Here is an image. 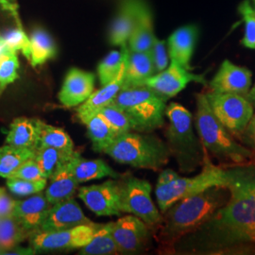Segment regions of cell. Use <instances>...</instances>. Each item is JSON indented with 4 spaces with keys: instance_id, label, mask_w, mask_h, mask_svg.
I'll return each instance as SVG.
<instances>
[{
    "instance_id": "7a4b0ae2",
    "label": "cell",
    "mask_w": 255,
    "mask_h": 255,
    "mask_svg": "<svg viewBox=\"0 0 255 255\" xmlns=\"http://www.w3.org/2000/svg\"><path fill=\"white\" fill-rule=\"evenodd\" d=\"M229 187L216 186L175 202L162 215L158 241L167 249L209 220L230 198Z\"/></svg>"
},
{
    "instance_id": "44dd1931",
    "label": "cell",
    "mask_w": 255,
    "mask_h": 255,
    "mask_svg": "<svg viewBox=\"0 0 255 255\" xmlns=\"http://www.w3.org/2000/svg\"><path fill=\"white\" fill-rule=\"evenodd\" d=\"M153 18L149 7L141 0L136 21L128 38V49L134 52H148L154 41Z\"/></svg>"
},
{
    "instance_id": "7c38bea8",
    "label": "cell",
    "mask_w": 255,
    "mask_h": 255,
    "mask_svg": "<svg viewBox=\"0 0 255 255\" xmlns=\"http://www.w3.org/2000/svg\"><path fill=\"white\" fill-rule=\"evenodd\" d=\"M79 197L84 204L100 217L120 216V182L107 181L101 184L82 186Z\"/></svg>"
},
{
    "instance_id": "d4e9b609",
    "label": "cell",
    "mask_w": 255,
    "mask_h": 255,
    "mask_svg": "<svg viewBox=\"0 0 255 255\" xmlns=\"http://www.w3.org/2000/svg\"><path fill=\"white\" fill-rule=\"evenodd\" d=\"M39 131L36 119L19 118L10 124L6 143L11 146L36 149Z\"/></svg>"
},
{
    "instance_id": "5b68a950",
    "label": "cell",
    "mask_w": 255,
    "mask_h": 255,
    "mask_svg": "<svg viewBox=\"0 0 255 255\" xmlns=\"http://www.w3.org/2000/svg\"><path fill=\"white\" fill-rule=\"evenodd\" d=\"M104 153L119 164L157 170L168 163L170 151L166 143L145 132H127L116 138Z\"/></svg>"
},
{
    "instance_id": "5bb4252c",
    "label": "cell",
    "mask_w": 255,
    "mask_h": 255,
    "mask_svg": "<svg viewBox=\"0 0 255 255\" xmlns=\"http://www.w3.org/2000/svg\"><path fill=\"white\" fill-rule=\"evenodd\" d=\"M253 85V73L250 69L224 60L218 72L210 82L211 92L219 94H238L247 96Z\"/></svg>"
},
{
    "instance_id": "681fc988",
    "label": "cell",
    "mask_w": 255,
    "mask_h": 255,
    "mask_svg": "<svg viewBox=\"0 0 255 255\" xmlns=\"http://www.w3.org/2000/svg\"><path fill=\"white\" fill-rule=\"evenodd\" d=\"M2 189H3V188H1V187H0V191H1V190H2Z\"/></svg>"
},
{
    "instance_id": "ac0fdd59",
    "label": "cell",
    "mask_w": 255,
    "mask_h": 255,
    "mask_svg": "<svg viewBox=\"0 0 255 255\" xmlns=\"http://www.w3.org/2000/svg\"><path fill=\"white\" fill-rule=\"evenodd\" d=\"M126 62L127 58L117 77L113 81L105 85H102L103 87L100 90L93 92L91 96L77 108V117L82 123H84L94 114L111 104L116 99L124 84Z\"/></svg>"
},
{
    "instance_id": "f6af8a7d",
    "label": "cell",
    "mask_w": 255,
    "mask_h": 255,
    "mask_svg": "<svg viewBox=\"0 0 255 255\" xmlns=\"http://www.w3.org/2000/svg\"><path fill=\"white\" fill-rule=\"evenodd\" d=\"M0 7L9 11L15 18L17 19L18 17L17 5L13 2V0H0Z\"/></svg>"
},
{
    "instance_id": "f1b7e54d",
    "label": "cell",
    "mask_w": 255,
    "mask_h": 255,
    "mask_svg": "<svg viewBox=\"0 0 255 255\" xmlns=\"http://www.w3.org/2000/svg\"><path fill=\"white\" fill-rule=\"evenodd\" d=\"M35 157V149L6 145L0 147V177L9 179L19 167Z\"/></svg>"
},
{
    "instance_id": "74e56055",
    "label": "cell",
    "mask_w": 255,
    "mask_h": 255,
    "mask_svg": "<svg viewBox=\"0 0 255 255\" xmlns=\"http://www.w3.org/2000/svg\"><path fill=\"white\" fill-rule=\"evenodd\" d=\"M47 180L27 181L18 178L7 179V186L9 191L17 196H28L43 192L46 189Z\"/></svg>"
},
{
    "instance_id": "c3c4849f",
    "label": "cell",
    "mask_w": 255,
    "mask_h": 255,
    "mask_svg": "<svg viewBox=\"0 0 255 255\" xmlns=\"http://www.w3.org/2000/svg\"><path fill=\"white\" fill-rule=\"evenodd\" d=\"M253 1H254V4H255V0H253Z\"/></svg>"
},
{
    "instance_id": "484cf974",
    "label": "cell",
    "mask_w": 255,
    "mask_h": 255,
    "mask_svg": "<svg viewBox=\"0 0 255 255\" xmlns=\"http://www.w3.org/2000/svg\"><path fill=\"white\" fill-rule=\"evenodd\" d=\"M87 128V133L97 152H104L119 136L118 132L110 125L101 114L96 113L83 123Z\"/></svg>"
},
{
    "instance_id": "4dcf8cb0",
    "label": "cell",
    "mask_w": 255,
    "mask_h": 255,
    "mask_svg": "<svg viewBox=\"0 0 255 255\" xmlns=\"http://www.w3.org/2000/svg\"><path fill=\"white\" fill-rule=\"evenodd\" d=\"M39 139L37 147L49 146L66 151H74V143L71 137L63 128L48 125L36 119Z\"/></svg>"
},
{
    "instance_id": "1f68e13d",
    "label": "cell",
    "mask_w": 255,
    "mask_h": 255,
    "mask_svg": "<svg viewBox=\"0 0 255 255\" xmlns=\"http://www.w3.org/2000/svg\"><path fill=\"white\" fill-rule=\"evenodd\" d=\"M28 237L13 216L0 219V252H11Z\"/></svg>"
},
{
    "instance_id": "f907efd6",
    "label": "cell",
    "mask_w": 255,
    "mask_h": 255,
    "mask_svg": "<svg viewBox=\"0 0 255 255\" xmlns=\"http://www.w3.org/2000/svg\"><path fill=\"white\" fill-rule=\"evenodd\" d=\"M0 42H1V36H0Z\"/></svg>"
},
{
    "instance_id": "52a82bcc",
    "label": "cell",
    "mask_w": 255,
    "mask_h": 255,
    "mask_svg": "<svg viewBox=\"0 0 255 255\" xmlns=\"http://www.w3.org/2000/svg\"><path fill=\"white\" fill-rule=\"evenodd\" d=\"M205 150V149H204ZM201 172L194 177H178L172 182L156 185L155 195L163 214L175 202L197 195L216 186L228 187L231 176L225 167H219L210 161L205 151Z\"/></svg>"
},
{
    "instance_id": "3957f363",
    "label": "cell",
    "mask_w": 255,
    "mask_h": 255,
    "mask_svg": "<svg viewBox=\"0 0 255 255\" xmlns=\"http://www.w3.org/2000/svg\"><path fill=\"white\" fill-rule=\"evenodd\" d=\"M195 127L201 145L208 154L234 164H244L255 159V151L238 143L234 135L216 118L210 107L206 93L196 96Z\"/></svg>"
},
{
    "instance_id": "cb8c5ba5",
    "label": "cell",
    "mask_w": 255,
    "mask_h": 255,
    "mask_svg": "<svg viewBox=\"0 0 255 255\" xmlns=\"http://www.w3.org/2000/svg\"><path fill=\"white\" fill-rule=\"evenodd\" d=\"M155 74L154 66L148 52L129 51L126 62L124 84L122 88L142 85Z\"/></svg>"
},
{
    "instance_id": "4316f807",
    "label": "cell",
    "mask_w": 255,
    "mask_h": 255,
    "mask_svg": "<svg viewBox=\"0 0 255 255\" xmlns=\"http://www.w3.org/2000/svg\"><path fill=\"white\" fill-rule=\"evenodd\" d=\"M30 40V55L28 61L32 67L46 64L47 61L54 59L57 55V46L52 36L44 28H35Z\"/></svg>"
},
{
    "instance_id": "8d00e7d4",
    "label": "cell",
    "mask_w": 255,
    "mask_h": 255,
    "mask_svg": "<svg viewBox=\"0 0 255 255\" xmlns=\"http://www.w3.org/2000/svg\"><path fill=\"white\" fill-rule=\"evenodd\" d=\"M1 41L11 51H21L27 60L30 55V40L21 27L8 30L1 37Z\"/></svg>"
},
{
    "instance_id": "ba28073f",
    "label": "cell",
    "mask_w": 255,
    "mask_h": 255,
    "mask_svg": "<svg viewBox=\"0 0 255 255\" xmlns=\"http://www.w3.org/2000/svg\"><path fill=\"white\" fill-rule=\"evenodd\" d=\"M120 182V209L143 220L149 228L159 226L162 215L151 199V184L133 176Z\"/></svg>"
},
{
    "instance_id": "e0dca14e",
    "label": "cell",
    "mask_w": 255,
    "mask_h": 255,
    "mask_svg": "<svg viewBox=\"0 0 255 255\" xmlns=\"http://www.w3.org/2000/svg\"><path fill=\"white\" fill-rule=\"evenodd\" d=\"M52 204L42 192L24 201H15L12 216L30 235L40 227Z\"/></svg>"
},
{
    "instance_id": "d6986e66",
    "label": "cell",
    "mask_w": 255,
    "mask_h": 255,
    "mask_svg": "<svg viewBox=\"0 0 255 255\" xmlns=\"http://www.w3.org/2000/svg\"><path fill=\"white\" fill-rule=\"evenodd\" d=\"M198 37L199 28L195 25L177 28L167 40V50L171 61L191 71L192 57Z\"/></svg>"
},
{
    "instance_id": "8992f818",
    "label": "cell",
    "mask_w": 255,
    "mask_h": 255,
    "mask_svg": "<svg viewBox=\"0 0 255 255\" xmlns=\"http://www.w3.org/2000/svg\"><path fill=\"white\" fill-rule=\"evenodd\" d=\"M166 100L145 85L122 88L113 101L129 119L132 130L151 132L163 127Z\"/></svg>"
},
{
    "instance_id": "ffe728a7",
    "label": "cell",
    "mask_w": 255,
    "mask_h": 255,
    "mask_svg": "<svg viewBox=\"0 0 255 255\" xmlns=\"http://www.w3.org/2000/svg\"><path fill=\"white\" fill-rule=\"evenodd\" d=\"M141 0H121L118 14L110 27L109 42L113 46L127 45L136 21Z\"/></svg>"
},
{
    "instance_id": "d6a6232c",
    "label": "cell",
    "mask_w": 255,
    "mask_h": 255,
    "mask_svg": "<svg viewBox=\"0 0 255 255\" xmlns=\"http://www.w3.org/2000/svg\"><path fill=\"white\" fill-rule=\"evenodd\" d=\"M128 53L127 45L121 46L120 50H113L107 55L98 66V75L102 85L113 81L124 64Z\"/></svg>"
},
{
    "instance_id": "f35d334b",
    "label": "cell",
    "mask_w": 255,
    "mask_h": 255,
    "mask_svg": "<svg viewBox=\"0 0 255 255\" xmlns=\"http://www.w3.org/2000/svg\"><path fill=\"white\" fill-rule=\"evenodd\" d=\"M149 54L154 66L155 74L163 71L168 66L169 55L166 42L164 40H160L155 37L152 46L149 50Z\"/></svg>"
},
{
    "instance_id": "83f0119b",
    "label": "cell",
    "mask_w": 255,
    "mask_h": 255,
    "mask_svg": "<svg viewBox=\"0 0 255 255\" xmlns=\"http://www.w3.org/2000/svg\"><path fill=\"white\" fill-rule=\"evenodd\" d=\"M75 151H66L63 149L43 146L35 149V161L43 174V176L48 180L53 174L64 164L68 163Z\"/></svg>"
},
{
    "instance_id": "9a60e30c",
    "label": "cell",
    "mask_w": 255,
    "mask_h": 255,
    "mask_svg": "<svg viewBox=\"0 0 255 255\" xmlns=\"http://www.w3.org/2000/svg\"><path fill=\"white\" fill-rule=\"evenodd\" d=\"M92 222L86 218L82 208L73 198L53 204L48 210L46 219L35 232H49L65 229Z\"/></svg>"
},
{
    "instance_id": "9c48e42d",
    "label": "cell",
    "mask_w": 255,
    "mask_h": 255,
    "mask_svg": "<svg viewBox=\"0 0 255 255\" xmlns=\"http://www.w3.org/2000/svg\"><path fill=\"white\" fill-rule=\"evenodd\" d=\"M210 107L216 118L234 137H243L254 116L255 108L246 96L238 94L206 93Z\"/></svg>"
},
{
    "instance_id": "7bdbcfd3",
    "label": "cell",
    "mask_w": 255,
    "mask_h": 255,
    "mask_svg": "<svg viewBox=\"0 0 255 255\" xmlns=\"http://www.w3.org/2000/svg\"><path fill=\"white\" fill-rule=\"evenodd\" d=\"M178 177H180L179 174L172 170V169H164L159 175V178H158V181H157V185L165 184V183L172 182L174 180H176Z\"/></svg>"
},
{
    "instance_id": "7dc6e473",
    "label": "cell",
    "mask_w": 255,
    "mask_h": 255,
    "mask_svg": "<svg viewBox=\"0 0 255 255\" xmlns=\"http://www.w3.org/2000/svg\"><path fill=\"white\" fill-rule=\"evenodd\" d=\"M251 241H252L253 244H255V232L252 235V237H251Z\"/></svg>"
},
{
    "instance_id": "60d3db41",
    "label": "cell",
    "mask_w": 255,
    "mask_h": 255,
    "mask_svg": "<svg viewBox=\"0 0 255 255\" xmlns=\"http://www.w3.org/2000/svg\"><path fill=\"white\" fill-rule=\"evenodd\" d=\"M15 201H13L3 188L0 191V219L12 216Z\"/></svg>"
},
{
    "instance_id": "7402d4cb",
    "label": "cell",
    "mask_w": 255,
    "mask_h": 255,
    "mask_svg": "<svg viewBox=\"0 0 255 255\" xmlns=\"http://www.w3.org/2000/svg\"><path fill=\"white\" fill-rule=\"evenodd\" d=\"M69 166L79 184L105 177L119 178L121 176V174L115 171L109 164L101 159L87 160L76 151L69 162Z\"/></svg>"
},
{
    "instance_id": "b9f144b4",
    "label": "cell",
    "mask_w": 255,
    "mask_h": 255,
    "mask_svg": "<svg viewBox=\"0 0 255 255\" xmlns=\"http://www.w3.org/2000/svg\"><path fill=\"white\" fill-rule=\"evenodd\" d=\"M239 171L245 174L255 182V160L253 159L248 163L244 164H234Z\"/></svg>"
},
{
    "instance_id": "6da1fadb",
    "label": "cell",
    "mask_w": 255,
    "mask_h": 255,
    "mask_svg": "<svg viewBox=\"0 0 255 255\" xmlns=\"http://www.w3.org/2000/svg\"><path fill=\"white\" fill-rule=\"evenodd\" d=\"M231 176L228 201L201 228L191 234L193 246L201 252L233 250L252 243L255 232V182L233 165H226Z\"/></svg>"
},
{
    "instance_id": "f546056e",
    "label": "cell",
    "mask_w": 255,
    "mask_h": 255,
    "mask_svg": "<svg viewBox=\"0 0 255 255\" xmlns=\"http://www.w3.org/2000/svg\"><path fill=\"white\" fill-rule=\"evenodd\" d=\"M112 223L101 224L91 241L81 248L80 255H109L119 254V248L112 234Z\"/></svg>"
},
{
    "instance_id": "2e32d148",
    "label": "cell",
    "mask_w": 255,
    "mask_h": 255,
    "mask_svg": "<svg viewBox=\"0 0 255 255\" xmlns=\"http://www.w3.org/2000/svg\"><path fill=\"white\" fill-rule=\"evenodd\" d=\"M96 76L91 72L72 67L65 75L59 101L65 107H76L82 104L94 92Z\"/></svg>"
},
{
    "instance_id": "e575fe53",
    "label": "cell",
    "mask_w": 255,
    "mask_h": 255,
    "mask_svg": "<svg viewBox=\"0 0 255 255\" xmlns=\"http://www.w3.org/2000/svg\"><path fill=\"white\" fill-rule=\"evenodd\" d=\"M98 113L101 114V116L107 120V122L114 128V129L118 132L119 135L132 130L131 123L127 115L123 112V110L120 109L119 106H117L113 102L100 110Z\"/></svg>"
},
{
    "instance_id": "bcb514c9",
    "label": "cell",
    "mask_w": 255,
    "mask_h": 255,
    "mask_svg": "<svg viewBox=\"0 0 255 255\" xmlns=\"http://www.w3.org/2000/svg\"><path fill=\"white\" fill-rule=\"evenodd\" d=\"M246 97L250 102L253 104V106H254L255 110V83L254 85H252V87H251L249 93L247 94Z\"/></svg>"
},
{
    "instance_id": "603a6c76",
    "label": "cell",
    "mask_w": 255,
    "mask_h": 255,
    "mask_svg": "<svg viewBox=\"0 0 255 255\" xmlns=\"http://www.w3.org/2000/svg\"><path fill=\"white\" fill-rule=\"evenodd\" d=\"M69 162L61 166L49 178L50 182L46 188L45 195L47 201L52 205L57 202L72 198L78 188L79 182L76 181L70 169Z\"/></svg>"
},
{
    "instance_id": "30bf717a",
    "label": "cell",
    "mask_w": 255,
    "mask_h": 255,
    "mask_svg": "<svg viewBox=\"0 0 255 255\" xmlns=\"http://www.w3.org/2000/svg\"><path fill=\"white\" fill-rule=\"evenodd\" d=\"M101 226L90 222L65 230L33 232L28 237L29 246L35 252L81 249L91 241Z\"/></svg>"
},
{
    "instance_id": "836d02e7",
    "label": "cell",
    "mask_w": 255,
    "mask_h": 255,
    "mask_svg": "<svg viewBox=\"0 0 255 255\" xmlns=\"http://www.w3.org/2000/svg\"><path fill=\"white\" fill-rule=\"evenodd\" d=\"M17 52L7 49L0 55V95L7 86L19 78V60Z\"/></svg>"
},
{
    "instance_id": "4fadbf2b",
    "label": "cell",
    "mask_w": 255,
    "mask_h": 255,
    "mask_svg": "<svg viewBox=\"0 0 255 255\" xmlns=\"http://www.w3.org/2000/svg\"><path fill=\"white\" fill-rule=\"evenodd\" d=\"M112 234L119 254H136L149 241V227L135 216H126L112 223Z\"/></svg>"
},
{
    "instance_id": "277c9868",
    "label": "cell",
    "mask_w": 255,
    "mask_h": 255,
    "mask_svg": "<svg viewBox=\"0 0 255 255\" xmlns=\"http://www.w3.org/2000/svg\"><path fill=\"white\" fill-rule=\"evenodd\" d=\"M168 127L166 145L182 173H191L203 164L205 150L195 133L193 116L180 103L172 102L165 108Z\"/></svg>"
},
{
    "instance_id": "8fae6325",
    "label": "cell",
    "mask_w": 255,
    "mask_h": 255,
    "mask_svg": "<svg viewBox=\"0 0 255 255\" xmlns=\"http://www.w3.org/2000/svg\"><path fill=\"white\" fill-rule=\"evenodd\" d=\"M190 82L204 84L206 81L203 75L192 73L190 70L171 61L164 70L146 79L142 85L150 88L167 101L185 89Z\"/></svg>"
},
{
    "instance_id": "d590c367",
    "label": "cell",
    "mask_w": 255,
    "mask_h": 255,
    "mask_svg": "<svg viewBox=\"0 0 255 255\" xmlns=\"http://www.w3.org/2000/svg\"><path fill=\"white\" fill-rule=\"evenodd\" d=\"M238 10L242 15L245 25L244 36L241 40V44L247 48L255 49V8L250 0H244L239 5Z\"/></svg>"
},
{
    "instance_id": "ee69618b",
    "label": "cell",
    "mask_w": 255,
    "mask_h": 255,
    "mask_svg": "<svg viewBox=\"0 0 255 255\" xmlns=\"http://www.w3.org/2000/svg\"><path fill=\"white\" fill-rule=\"evenodd\" d=\"M243 136H246L248 138L249 143L252 145L253 147H255V110L254 116L252 117V119L250 120Z\"/></svg>"
},
{
    "instance_id": "ab89813d",
    "label": "cell",
    "mask_w": 255,
    "mask_h": 255,
    "mask_svg": "<svg viewBox=\"0 0 255 255\" xmlns=\"http://www.w3.org/2000/svg\"><path fill=\"white\" fill-rule=\"evenodd\" d=\"M10 178H18L27 181H40L46 179L41 172L34 158L25 162L11 175Z\"/></svg>"
}]
</instances>
